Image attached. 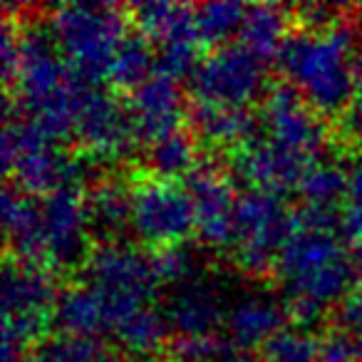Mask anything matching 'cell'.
Listing matches in <instances>:
<instances>
[{
  "mask_svg": "<svg viewBox=\"0 0 362 362\" xmlns=\"http://www.w3.org/2000/svg\"><path fill=\"white\" fill-rule=\"evenodd\" d=\"M293 23L291 18V8L283 6H248L246 18H243V25L238 30L241 37V45H246L248 50L256 57H261L263 62L268 57H278L283 42H286V30Z\"/></svg>",
  "mask_w": 362,
  "mask_h": 362,
  "instance_id": "21",
  "label": "cell"
},
{
  "mask_svg": "<svg viewBox=\"0 0 362 362\" xmlns=\"http://www.w3.org/2000/svg\"><path fill=\"white\" fill-rule=\"evenodd\" d=\"M352 37L355 33L345 18L327 33H288L278 52V67L286 82L300 92L317 115L337 117L350 110V97L355 95Z\"/></svg>",
  "mask_w": 362,
  "mask_h": 362,
  "instance_id": "1",
  "label": "cell"
},
{
  "mask_svg": "<svg viewBox=\"0 0 362 362\" xmlns=\"http://www.w3.org/2000/svg\"><path fill=\"white\" fill-rule=\"evenodd\" d=\"M246 6L241 3H204L194 8V21H197L199 40L204 45H226V37L233 30H241Z\"/></svg>",
  "mask_w": 362,
  "mask_h": 362,
  "instance_id": "26",
  "label": "cell"
},
{
  "mask_svg": "<svg viewBox=\"0 0 362 362\" xmlns=\"http://www.w3.org/2000/svg\"><path fill=\"white\" fill-rule=\"evenodd\" d=\"M132 231L149 251L181 243L197 228V211L179 181L141 174L132 176Z\"/></svg>",
  "mask_w": 362,
  "mask_h": 362,
  "instance_id": "5",
  "label": "cell"
},
{
  "mask_svg": "<svg viewBox=\"0 0 362 362\" xmlns=\"http://www.w3.org/2000/svg\"><path fill=\"white\" fill-rule=\"evenodd\" d=\"M42 209V266L60 276L85 271L95 248L85 209V192L62 187L40 202Z\"/></svg>",
  "mask_w": 362,
  "mask_h": 362,
  "instance_id": "6",
  "label": "cell"
},
{
  "mask_svg": "<svg viewBox=\"0 0 362 362\" xmlns=\"http://www.w3.org/2000/svg\"><path fill=\"white\" fill-rule=\"evenodd\" d=\"M169 322L164 310L146 305L127 317L115 330L117 340L132 352V355H156L161 347L169 345Z\"/></svg>",
  "mask_w": 362,
  "mask_h": 362,
  "instance_id": "23",
  "label": "cell"
},
{
  "mask_svg": "<svg viewBox=\"0 0 362 362\" xmlns=\"http://www.w3.org/2000/svg\"><path fill=\"white\" fill-rule=\"evenodd\" d=\"M127 8L110 3H72L50 8L45 18L72 75L100 85L117 45L127 35Z\"/></svg>",
  "mask_w": 362,
  "mask_h": 362,
  "instance_id": "2",
  "label": "cell"
},
{
  "mask_svg": "<svg viewBox=\"0 0 362 362\" xmlns=\"http://www.w3.org/2000/svg\"><path fill=\"white\" fill-rule=\"evenodd\" d=\"M187 192L197 211V231L204 246L214 251H233L236 226H233V181L216 161H199L187 176Z\"/></svg>",
  "mask_w": 362,
  "mask_h": 362,
  "instance_id": "10",
  "label": "cell"
},
{
  "mask_svg": "<svg viewBox=\"0 0 362 362\" xmlns=\"http://www.w3.org/2000/svg\"><path fill=\"white\" fill-rule=\"evenodd\" d=\"M124 105L132 117V124H134L136 139L144 146L159 136L169 134V132L179 129L181 122H187L181 115L179 85H176V80L159 75V72H154L134 92H129Z\"/></svg>",
  "mask_w": 362,
  "mask_h": 362,
  "instance_id": "13",
  "label": "cell"
},
{
  "mask_svg": "<svg viewBox=\"0 0 362 362\" xmlns=\"http://www.w3.org/2000/svg\"><path fill=\"white\" fill-rule=\"evenodd\" d=\"M52 325L65 335L82 337H97L110 330L105 303L87 283H70L62 288L52 310Z\"/></svg>",
  "mask_w": 362,
  "mask_h": 362,
  "instance_id": "19",
  "label": "cell"
},
{
  "mask_svg": "<svg viewBox=\"0 0 362 362\" xmlns=\"http://www.w3.org/2000/svg\"><path fill=\"white\" fill-rule=\"evenodd\" d=\"M149 263L159 286H181L194 278V256L184 243H171L149 251Z\"/></svg>",
  "mask_w": 362,
  "mask_h": 362,
  "instance_id": "28",
  "label": "cell"
},
{
  "mask_svg": "<svg viewBox=\"0 0 362 362\" xmlns=\"http://www.w3.org/2000/svg\"><path fill=\"white\" fill-rule=\"evenodd\" d=\"M352 166L347 169V192L340 209L342 233L352 241L362 238V156H352Z\"/></svg>",
  "mask_w": 362,
  "mask_h": 362,
  "instance_id": "31",
  "label": "cell"
},
{
  "mask_svg": "<svg viewBox=\"0 0 362 362\" xmlns=\"http://www.w3.org/2000/svg\"><path fill=\"white\" fill-rule=\"evenodd\" d=\"M164 315L176 337H206L226 325L228 310L223 308L218 283L206 276H194L174 288Z\"/></svg>",
  "mask_w": 362,
  "mask_h": 362,
  "instance_id": "11",
  "label": "cell"
},
{
  "mask_svg": "<svg viewBox=\"0 0 362 362\" xmlns=\"http://www.w3.org/2000/svg\"><path fill=\"white\" fill-rule=\"evenodd\" d=\"M236 246L231 256L236 268L248 278L266 281L278 273V253L293 233V211L281 194L246 189L233 204Z\"/></svg>",
  "mask_w": 362,
  "mask_h": 362,
  "instance_id": "3",
  "label": "cell"
},
{
  "mask_svg": "<svg viewBox=\"0 0 362 362\" xmlns=\"http://www.w3.org/2000/svg\"><path fill=\"white\" fill-rule=\"evenodd\" d=\"M283 308H286L288 322H293L296 330H305V332H308V327L317 325V322L322 320V315H325V308L322 305L308 300V298H298V296H288Z\"/></svg>",
  "mask_w": 362,
  "mask_h": 362,
  "instance_id": "32",
  "label": "cell"
},
{
  "mask_svg": "<svg viewBox=\"0 0 362 362\" xmlns=\"http://www.w3.org/2000/svg\"><path fill=\"white\" fill-rule=\"evenodd\" d=\"M355 258H357V263L362 266V238H360V241H355Z\"/></svg>",
  "mask_w": 362,
  "mask_h": 362,
  "instance_id": "36",
  "label": "cell"
},
{
  "mask_svg": "<svg viewBox=\"0 0 362 362\" xmlns=\"http://www.w3.org/2000/svg\"><path fill=\"white\" fill-rule=\"evenodd\" d=\"M199 40H174L164 42L161 50L156 52V67L154 72L171 80H184L192 77L199 67Z\"/></svg>",
  "mask_w": 362,
  "mask_h": 362,
  "instance_id": "30",
  "label": "cell"
},
{
  "mask_svg": "<svg viewBox=\"0 0 362 362\" xmlns=\"http://www.w3.org/2000/svg\"><path fill=\"white\" fill-rule=\"evenodd\" d=\"M286 308L276 305L268 298L248 296L228 308L226 332L238 350L248 352L253 347H263L273 335L286 330Z\"/></svg>",
  "mask_w": 362,
  "mask_h": 362,
  "instance_id": "17",
  "label": "cell"
},
{
  "mask_svg": "<svg viewBox=\"0 0 362 362\" xmlns=\"http://www.w3.org/2000/svg\"><path fill=\"white\" fill-rule=\"evenodd\" d=\"M258 117L266 129V139L305 159H315L322 146L330 141L320 115L286 80L271 82L266 87Z\"/></svg>",
  "mask_w": 362,
  "mask_h": 362,
  "instance_id": "8",
  "label": "cell"
},
{
  "mask_svg": "<svg viewBox=\"0 0 362 362\" xmlns=\"http://www.w3.org/2000/svg\"><path fill=\"white\" fill-rule=\"evenodd\" d=\"M199 166V141L189 127L169 132L144 146V171L159 179L179 181Z\"/></svg>",
  "mask_w": 362,
  "mask_h": 362,
  "instance_id": "20",
  "label": "cell"
},
{
  "mask_svg": "<svg viewBox=\"0 0 362 362\" xmlns=\"http://www.w3.org/2000/svg\"><path fill=\"white\" fill-rule=\"evenodd\" d=\"M340 139L350 154L362 149V102H355L345 115H340Z\"/></svg>",
  "mask_w": 362,
  "mask_h": 362,
  "instance_id": "33",
  "label": "cell"
},
{
  "mask_svg": "<svg viewBox=\"0 0 362 362\" xmlns=\"http://www.w3.org/2000/svg\"><path fill=\"white\" fill-rule=\"evenodd\" d=\"M75 136V149L95 159L97 164L122 161L139 141L127 105H122L115 92L105 90L102 85L90 87L82 97Z\"/></svg>",
  "mask_w": 362,
  "mask_h": 362,
  "instance_id": "9",
  "label": "cell"
},
{
  "mask_svg": "<svg viewBox=\"0 0 362 362\" xmlns=\"http://www.w3.org/2000/svg\"><path fill=\"white\" fill-rule=\"evenodd\" d=\"M82 276H85L82 281L105 303L112 332L127 317L149 305L151 296L159 288L149 258H144L134 246L122 241L95 243Z\"/></svg>",
  "mask_w": 362,
  "mask_h": 362,
  "instance_id": "4",
  "label": "cell"
},
{
  "mask_svg": "<svg viewBox=\"0 0 362 362\" xmlns=\"http://www.w3.org/2000/svg\"><path fill=\"white\" fill-rule=\"evenodd\" d=\"M263 90V60L241 42L218 45L192 75V100L218 107H246Z\"/></svg>",
  "mask_w": 362,
  "mask_h": 362,
  "instance_id": "7",
  "label": "cell"
},
{
  "mask_svg": "<svg viewBox=\"0 0 362 362\" xmlns=\"http://www.w3.org/2000/svg\"><path fill=\"white\" fill-rule=\"evenodd\" d=\"M261 362H320L317 340L305 330H281L261 347Z\"/></svg>",
  "mask_w": 362,
  "mask_h": 362,
  "instance_id": "27",
  "label": "cell"
},
{
  "mask_svg": "<svg viewBox=\"0 0 362 362\" xmlns=\"http://www.w3.org/2000/svg\"><path fill=\"white\" fill-rule=\"evenodd\" d=\"M87 223L92 238L119 241V236L132 228V184L117 174H105L85 192Z\"/></svg>",
  "mask_w": 362,
  "mask_h": 362,
  "instance_id": "16",
  "label": "cell"
},
{
  "mask_svg": "<svg viewBox=\"0 0 362 362\" xmlns=\"http://www.w3.org/2000/svg\"><path fill=\"white\" fill-rule=\"evenodd\" d=\"M241 362H253V360H251V357H243V360H241Z\"/></svg>",
  "mask_w": 362,
  "mask_h": 362,
  "instance_id": "38",
  "label": "cell"
},
{
  "mask_svg": "<svg viewBox=\"0 0 362 362\" xmlns=\"http://www.w3.org/2000/svg\"><path fill=\"white\" fill-rule=\"evenodd\" d=\"M320 362H362V337L340 322H330L317 337Z\"/></svg>",
  "mask_w": 362,
  "mask_h": 362,
  "instance_id": "29",
  "label": "cell"
},
{
  "mask_svg": "<svg viewBox=\"0 0 362 362\" xmlns=\"http://www.w3.org/2000/svg\"><path fill=\"white\" fill-rule=\"evenodd\" d=\"M342 256L345 251L337 243L335 233L293 231L278 253V276L286 288H291Z\"/></svg>",
  "mask_w": 362,
  "mask_h": 362,
  "instance_id": "18",
  "label": "cell"
},
{
  "mask_svg": "<svg viewBox=\"0 0 362 362\" xmlns=\"http://www.w3.org/2000/svg\"><path fill=\"white\" fill-rule=\"evenodd\" d=\"M55 273L35 263L16 261L6 256L3 266V317L8 320H25L42 317L52 320V310L57 303Z\"/></svg>",
  "mask_w": 362,
  "mask_h": 362,
  "instance_id": "12",
  "label": "cell"
},
{
  "mask_svg": "<svg viewBox=\"0 0 362 362\" xmlns=\"http://www.w3.org/2000/svg\"><path fill=\"white\" fill-rule=\"evenodd\" d=\"M340 325H345L347 330H352L355 335L362 337V278L357 281V286L347 293L345 303H342Z\"/></svg>",
  "mask_w": 362,
  "mask_h": 362,
  "instance_id": "34",
  "label": "cell"
},
{
  "mask_svg": "<svg viewBox=\"0 0 362 362\" xmlns=\"http://www.w3.org/2000/svg\"><path fill=\"white\" fill-rule=\"evenodd\" d=\"M298 192L303 197V204L337 209V204L345 202L347 171L332 161H317L305 171Z\"/></svg>",
  "mask_w": 362,
  "mask_h": 362,
  "instance_id": "25",
  "label": "cell"
},
{
  "mask_svg": "<svg viewBox=\"0 0 362 362\" xmlns=\"http://www.w3.org/2000/svg\"><path fill=\"white\" fill-rule=\"evenodd\" d=\"M156 57L151 52L149 37H144L141 33L132 30L122 37V42L117 45V52L110 62L105 80L110 82L112 92H134L141 82H146L154 75Z\"/></svg>",
  "mask_w": 362,
  "mask_h": 362,
  "instance_id": "22",
  "label": "cell"
},
{
  "mask_svg": "<svg viewBox=\"0 0 362 362\" xmlns=\"http://www.w3.org/2000/svg\"><path fill=\"white\" fill-rule=\"evenodd\" d=\"M164 362H181V360H171V357H166V360Z\"/></svg>",
  "mask_w": 362,
  "mask_h": 362,
  "instance_id": "37",
  "label": "cell"
},
{
  "mask_svg": "<svg viewBox=\"0 0 362 362\" xmlns=\"http://www.w3.org/2000/svg\"><path fill=\"white\" fill-rule=\"evenodd\" d=\"M97 362H134L129 355H117V352H112V350H107L105 355L100 357Z\"/></svg>",
  "mask_w": 362,
  "mask_h": 362,
  "instance_id": "35",
  "label": "cell"
},
{
  "mask_svg": "<svg viewBox=\"0 0 362 362\" xmlns=\"http://www.w3.org/2000/svg\"><path fill=\"white\" fill-rule=\"evenodd\" d=\"M187 127L197 136L199 146H206L214 156L238 149L258 136L261 117L248 107H218L206 102H189Z\"/></svg>",
  "mask_w": 362,
  "mask_h": 362,
  "instance_id": "14",
  "label": "cell"
},
{
  "mask_svg": "<svg viewBox=\"0 0 362 362\" xmlns=\"http://www.w3.org/2000/svg\"><path fill=\"white\" fill-rule=\"evenodd\" d=\"M107 352L97 337L82 335H47L30 347L23 362H97Z\"/></svg>",
  "mask_w": 362,
  "mask_h": 362,
  "instance_id": "24",
  "label": "cell"
},
{
  "mask_svg": "<svg viewBox=\"0 0 362 362\" xmlns=\"http://www.w3.org/2000/svg\"><path fill=\"white\" fill-rule=\"evenodd\" d=\"M3 226L6 256L42 266V209L35 197H28L8 181L3 189ZM45 268V266H42Z\"/></svg>",
  "mask_w": 362,
  "mask_h": 362,
  "instance_id": "15",
  "label": "cell"
}]
</instances>
